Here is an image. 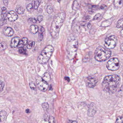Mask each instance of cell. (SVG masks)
Instances as JSON below:
<instances>
[{"instance_id": "cell-1", "label": "cell", "mask_w": 123, "mask_h": 123, "mask_svg": "<svg viewBox=\"0 0 123 123\" xmlns=\"http://www.w3.org/2000/svg\"><path fill=\"white\" fill-rule=\"evenodd\" d=\"M120 82L121 79L119 76L116 75L108 76L103 81L102 88L105 92L113 94L117 90Z\"/></svg>"}, {"instance_id": "cell-2", "label": "cell", "mask_w": 123, "mask_h": 123, "mask_svg": "<svg viewBox=\"0 0 123 123\" xmlns=\"http://www.w3.org/2000/svg\"><path fill=\"white\" fill-rule=\"evenodd\" d=\"M65 17V13L60 12L54 17L50 29V34L54 38H56L58 36L60 29L63 24Z\"/></svg>"}, {"instance_id": "cell-3", "label": "cell", "mask_w": 123, "mask_h": 123, "mask_svg": "<svg viewBox=\"0 0 123 123\" xmlns=\"http://www.w3.org/2000/svg\"><path fill=\"white\" fill-rule=\"evenodd\" d=\"M78 41L75 36H69L67 42L66 50L69 58L72 59L74 57L78 48Z\"/></svg>"}, {"instance_id": "cell-4", "label": "cell", "mask_w": 123, "mask_h": 123, "mask_svg": "<svg viewBox=\"0 0 123 123\" xmlns=\"http://www.w3.org/2000/svg\"><path fill=\"white\" fill-rule=\"evenodd\" d=\"M54 50L53 46L50 45L46 46L38 56V61L39 63L42 65L46 64L51 57Z\"/></svg>"}, {"instance_id": "cell-5", "label": "cell", "mask_w": 123, "mask_h": 123, "mask_svg": "<svg viewBox=\"0 0 123 123\" xmlns=\"http://www.w3.org/2000/svg\"><path fill=\"white\" fill-rule=\"evenodd\" d=\"M111 52L102 46H99L95 52V58L99 62L104 61L110 58Z\"/></svg>"}, {"instance_id": "cell-6", "label": "cell", "mask_w": 123, "mask_h": 123, "mask_svg": "<svg viewBox=\"0 0 123 123\" xmlns=\"http://www.w3.org/2000/svg\"><path fill=\"white\" fill-rule=\"evenodd\" d=\"M117 41L115 36L112 35L107 36L105 40V46L109 49L114 48L117 44Z\"/></svg>"}, {"instance_id": "cell-7", "label": "cell", "mask_w": 123, "mask_h": 123, "mask_svg": "<svg viewBox=\"0 0 123 123\" xmlns=\"http://www.w3.org/2000/svg\"><path fill=\"white\" fill-rule=\"evenodd\" d=\"M119 62L117 58H113L111 59L107 64V69L111 71L118 70L119 67Z\"/></svg>"}, {"instance_id": "cell-8", "label": "cell", "mask_w": 123, "mask_h": 123, "mask_svg": "<svg viewBox=\"0 0 123 123\" xmlns=\"http://www.w3.org/2000/svg\"><path fill=\"white\" fill-rule=\"evenodd\" d=\"M36 81L37 86L40 90L44 92L47 90L48 84L42 79V77L38 76L36 78Z\"/></svg>"}, {"instance_id": "cell-9", "label": "cell", "mask_w": 123, "mask_h": 123, "mask_svg": "<svg viewBox=\"0 0 123 123\" xmlns=\"http://www.w3.org/2000/svg\"><path fill=\"white\" fill-rule=\"evenodd\" d=\"M98 82L97 78L94 76H89L86 79V83L88 88H94Z\"/></svg>"}, {"instance_id": "cell-10", "label": "cell", "mask_w": 123, "mask_h": 123, "mask_svg": "<svg viewBox=\"0 0 123 123\" xmlns=\"http://www.w3.org/2000/svg\"><path fill=\"white\" fill-rule=\"evenodd\" d=\"M7 17L10 21L14 22L18 19V15L14 11H12L8 13Z\"/></svg>"}, {"instance_id": "cell-11", "label": "cell", "mask_w": 123, "mask_h": 123, "mask_svg": "<svg viewBox=\"0 0 123 123\" xmlns=\"http://www.w3.org/2000/svg\"><path fill=\"white\" fill-rule=\"evenodd\" d=\"M96 111V106L94 104L92 103L88 106V116L92 117L94 115Z\"/></svg>"}, {"instance_id": "cell-12", "label": "cell", "mask_w": 123, "mask_h": 123, "mask_svg": "<svg viewBox=\"0 0 123 123\" xmlns=\"http://www.w3.org/2000/svg\"><path fill=\"white\" fill-rule=\"evenodd\" d=\"M20 41V38L18 36H15L12 38L11 41L10 46L12 48H15L19 45Z\"/></svg>"}, {"instance_id": "cell-13", "label": "cell", "mask_w": 123, "mask_h": 123, "mask_svg": "<svg viewBox=\"0 0 123 123\" xmlns=\"http://www.w3.org/2000/svg\"><path fill=\"white\" fill-rule=\"evenodd\" d=\"M3 33L6 36H12L14 34V31L12 28L9 27H6L3 30Z\"/></svg>"}, {"instance_id": "cell-14", "label": "cell", "mask_w": 123, "mask_h": 123, "mask_svg": "<svg viewBox=\"0 0 123 123\" xmlns=\"http://www.w3.org/2000/svg\"><path fill=\"white\" fill-rule=\"evenodd\" d=\"M28 40L26 37H24L20 40L18 45V47L19 48H23V46H26L27 44Z\"/></svg>"}, {"instance_id": "cell-15", "label": "cell", "mask_w": 123, "mask_h": 123, "mask_svg": "<svg viewBox=\"0 0 123 123\" xmlns=\"http://www.w3.org/2000/svg\"><path fill=\"white\" fill-rule=\"evenodd\" d=\"M41 2L42 0H33L32 4L33 9H37L40 5Z\"/></svg>"}, {"instance_id": "cell-16", "label": "cell", "mask_w": 123, "mask_h": 123, "mask_svg": "<svg viewBox=\"0 0 123 123\" xmlns=\"http://www.w3.org/2000/svg\"><path fill=\"white\" fill-rule=\"evenodd\" d=\"M30 32L33 34H36L38 30V27L36 25H32L30 27Z\"/></svg>"}, {"instance_id": "cell-17", "label": "cell", "mask_w": 123, "mask_h": 123, "mask_svg": "<svg viewBox=\"0 0 123 123\" xmlns=\"http://www.w3.org/2000/svg\"><path fill=\"white\" fill-rule=\"evenodd\" d=\"M45 32V29L43 27H41L39 33L38 34V40L39 42H40L42 40L43 38V34Z\"/></svg>"}, {"instance_id": "cell-18", "label": "cell", "mask_w": 123, "mask_h": 123, "mask_svg": "<svg viewBox=\"0 0 123 123\" xmlns=\"http://www.w3.org/2000/svg\"><path fill=\"white\" fill-rule=\"evenodd\" d=\"M7 112L4 111H1L0 112V122L4 121L6 116Z\"/></svg>"}, {"instance_id": "cell-19", "label": "cell", "mask_w": 123, "mask_h": 123, "mask_svg": "<svg viewBox=\"0 0 123 123\" xmlns=\"http://www.w3.org/2000/svg\"><path fill=\"white\" fill-rule=\"evenodd\" d=\"M123 0H115L114 4L116 8H121L122 6Z\"/></svg>"}, {"instance_id": "cell-20", "label": "cell", "mask_w": 123, "mask_h": 123, "mask_svg": "<svg viewBox=\"0 0 123 123\" xmlns=\"http://www.w3.org/2000/svg\"><path fill=\"white\" fill-rule=\"evenodd\" d=\"M2 13L1 15V17L2 19H6L7 16V10L6 8L5 7H3L2 8Z\"/></svg>"}, {"instance_id": "cell-21", "label": "cell", "mask_w": 123, "mask_h": 123, "mask_svg": "<svg viewBox=\"0 0 123 123\" xmlns=\"http://www.w3.org/2000/svg\"><path fill=\"white\" fill-rule=\"evenodd\" d=\"M116 96L117 97H121L123 96V86H122L119 90L116 91Z\"/></svg>"}, {"instance_id": "cell-22", "label": "cell", "mask_w": 123, "mask_h": 123, "mask_svg": "<svg viewBox=\"0 0 123 123\" xmlns=\"http://www.w3.org/2000/svg\"><path fill=\"white\" fill-rule=\"evenodd\" d=\"M42 107L44 111L48 113L49 111V105L47 103H44L42 105Z\"/></svg>"}, {"instance_id": "cell-23", "label": "cell", "mask_w": 123, "mask_h": 123, "mask_svg": "<svg viewBox=\"0 0 123 123\" xmlns=\"http://www.w3.org/2000/svg\"><path fill=\"white\" fill-rule=\"evenodd\" d=\"M42 79L46 82H49L50 80V77L48 73H46L44 74L42 77Z\"/></svg>"}, {"instance_id": "cell-24", "label": "cell", "mask_w": 123, "mask_h": 123, "mask_svg": "<svg viewBox=\"0 0 123 123\" xmlns=\"http://www.w3.org/2000/svg\"><path fill=\"white\" fill-rule=\"evenodd\" d=\"M16 12L19 15H22L25 12V9L24 8L22 7H19L16 8L15 9Z\"/></svg>"}, {"instance_id": "cell-25", "label": "cell", "mask_w": 123, "mask_h": 123, "mask_svg": "<svg viewBox=\"0 0 123 123\" xmlns=\"http://www.w3.org/2000/svg\"><path fill=\"white\" fill-rule=\"evenodd\" d=\"M7 48V45L5 42H2L0 43V49L2 50H5Z\"/></svg>"}, {"instance_id": "cell-26", "label": "cell", "mask_w": 123, "mask_h": 123, "mask_svg": "<svg viewBox=\"0 0 123 123\" xmlns=\"http://www.w3.org/2000/svg\"><path fill=\"white\" fill-rule=\"evenodd\" d=\"M116 27L119 28H123V19H119L117 22Z\"/></svg>"}, {"instance_id": "cell-27", "label": "cell", "mask_w": 123, "mask_h": 123, "mask_svg": "<svg viewBox=\"0 0 123 123\" xmlns=\"http://www.w3.org/2000/svg\"><path fill=\"white\" fill-rule=\"evenodd\" d=\"M35 44V42L34 41H30L29 42L27 45V48L28 49H30L34 46Z\"/></svg>"}, {"instance_id": "cell-28", "label": "cell", "mask_w": 123, "mask_h": 123, "mask_svg": "<svg viewBox=\"0 0 123 123\" xmlns=\"http://www.w3.org/2000/svg\"><path fill=\"white\" fill-rule=\"evenodd\" d=\"M46 11L49 14H51L52 13L53 11V9L52 5H48L46 8Z\"/></svg>"}, {"instance_id": "cell-29", "label": "cell", "mask_w": 123, "mask_h": 123, "mask_svg": "<svg viewBox=\"0 0 123 123\" xmlns=\"http://www.w3.org/2000/svg\"><path fill=\"white\" fill-rule=\"evenodd\" d=\"M29 86L30 88L32 90L35 91L36 90V86L34 82H31L29 83Z\"/></svg>"}, {"instance_id": "cell-30", "label": "cell", "mask_w": 123, "mask_h": 123, "mask_svg": "<svg viewBox=\"0 0 123 123\" xmlns=\"http://www.w3.org/2000/svg\"><path fill=\"white\" fill-rule=\"evenodd\" d=\"M123 117L122 116H119L116 119V123H123Z\"/></svg>"}, {"instance_id": "cell-31", "label": "cell", "mask_w": 123, "mask_h": 123, "mask_svg": "<svg viewBox=\"0 0 123 123\" xmlns=\"http://www.w3.org/2000/svg\"><path fill=\"white\" fill-rule=\"evenodd\" d=\"M19 52L20 54H27L26 50L23 48H20L19 50Z\"/></svg>"}, {"instance_id": "cell-32", "label": "cell", "mask_w": 123, "mask_h": 123, "mask_svg": "<svg viewBox=\"0 0 123 123\" xmlns=\"http://www.w3.org/2000/svg\"><path fill=\"white\" fill-rule=\"evenodd\" d=\"M4 85V83L3 81H0V93L3 90Z\"/></svg>"}, {"instance_id": "cell-33", "label": "cell", "mask_w": 123, "mask_h": 123, "mask_svg": "<svg viewBox=\"0 0 123 123\" xmlns=\"http://www.w3.org/2000/svg\"><path fill=\"white\" fill-rule=\"evenodd\" d=\"M48 121L49 123H55V122L54 118L53 116H49Z\"/></svg>"}, {"instance_id": "cell-34", "label": "cell", "mask_w": 123, "mask_h": 123, "mask_svg": "<svg viewBox=\"0 0 123 123\" xmlns=\"http://www.w3.org/2000/svg\"><path fill=\"white\" fill-rule=\"evenodd\" d=\"M26 9L28 11H31L33 9V6H32V4H29L27 5L26 7Z\"/></svg>"}, {"instance_id": "cell-35", "label": "cell", "mask_w": 123, "mask_h": 123, "mask_svg": "<svg viewBox=\"0 0 123 123\" xmlns=\"http://www.w3.org/2000/svg\"><path fill=\"white\" fill-rule=\"evenodd\" d=\"M101 17V14H99V13H98V14H96V15L94 17L93 19L94 20H98V19H100Z\"/></svg>"}, {"instance_id": "cell-36", "label": "cell", "mask_w": 123, "mask_h": 123, "mask_svg": "<svg viewBox=\"0 0 123 123\" xmlns=\"http://www.w3.org/2000/svg\"><path fill=\"white\" fill-rule=\"evenodd\" d=\"M28 21L31 22H33V23H36L37 22V20L35 18H30L28 19Z\"/></svg>"}, {"instance_id": "cell-37", "label": "cell", "mask_w": 123, "mask_h": 123, "mask_svg": "<svg viewBox=\"0 0 123 123\" xmlns=\"http://www.w3.org/2000/svg\"><path fill=\"white\" fill-rule=\"evenodd\" d=\"M43 17L42 15H39L37 18V20L40 23L43 20Z\"/></svg>"}, {"instance_id": "cell-38", "label": "cell", "mask_w": 123, "mask_h": 123, "mask_svg": "<svg viewBox=\"0 0 123 123\" xmlns=\"http://www.w3.org/2000/svg\"><path fill=\"white\" fill-rule=\"evenodd\" d=\"M3 3H4L5 5L7 7L8 6V0H3Z\"/></svg>"}, {"instance_id": "cell-39", "label": "cell", "mask_w": 123, "mask_h": 123, "mask_svg": "<svg viewBox=\"0 0 123 123\" xmlns=\"http://www.w3.org/2000/svg\"><path fill=\"white\" fill-rule=\"evenodd\" d=\"M65 80L66 81H67L69 82L70 81V79H69V77H65Z\"/></svg>"}, {"instance_id": "cell-40", "label": "cell", "mask_w": 123, "mask_h": 123, "mask_svg": "<svg viewBox=\"0 0 123 123\" xmlns=\"http://www.w3.org/2000/svg\"><path fill=\"white\" fill-rule=\"evenodd\" d=\"M69 123H77V122L76 121H69Z\"/></svg>"}, {"instance_id": "cell-41", "label": "cell", "mask_w": 123, "mask_h": 123, "mask_svg": "<svg viewBox=\"0 0 123 123\" xmlns=\"http://www.w3.org/2000/svg\"><path fill=\"white\" fill-rule=\"evenodd\" d=\"M105 7H106V6L105 5H101L100 8H101L102 9H104V8H105Z\"/></svg>"}, {"instance_id": "cell-42", "label": "cell", "mask_w": 123, "mask_h": 123, "mask_svg": "<svg viewBox=\"0 0 123 123\" xmlns=\"http://www.w3.org/2000/svg\"><path fill=\"white\" fill-rule=\"evenodd\" d=\"M30 111H30V110L29 109H27L26 110V113H30Z\"/></svg>"}, {"instance_id": "cell-43", "label": "cell", "mask_w": 123, "mask_h": 123, "mask_svg": "<svg viewBox=\"0 0 123 123\" xmlns=\"http://www.w3.org/2000/svg\"><path fill=\"white\" fill-rule=\"evenodd\" d=\"M120 35L123 38V29H122L120 32Z\"/></svg>"}, {"instance_id": "cell-44", "label": "cell", "mask_w": 123, "mask_h": 123, "mask_svg": "<svg viewBox=\"0 0 123 123\" xmlns=\"http://www.w3.org/2000/svg\"><path fill=\"white\" fill-rule=\"evenodd\" d=\"M121 48L122 50V51H123V42H122L121 44Z\"/></svg>"}, {"instance_id": "cell-45", "label": "cell", "mask_w": 123, "mask_h": 123, "mask_svg": "<svg viewBox=\"0 0 123 123\" xmlns=\"http://www.w3.org/2000/svg\"><path fill=\"white\" fill-rule=\"evenodd\" d=\"M2 13V8H0V15H1Z\"/></svg>"}]
</instances>
